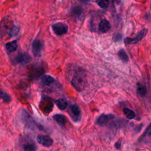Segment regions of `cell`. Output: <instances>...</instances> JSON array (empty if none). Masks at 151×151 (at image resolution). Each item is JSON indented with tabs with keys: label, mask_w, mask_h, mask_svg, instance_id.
Instances as JSON below:
<instances>
[{
	"label": "cell",
	"mask_w": 151,
	"mask_h": 151,
	"mask_svg": "<svg viewBox=\"0 0 151 151\" xmlns=\"http://www.w3.org/2000/svg\"><path fill=\"white\" fill-rule=\"evenodd\" d=\"M55 81V79L50 75H43L41 77V82L43 84L49 86Z\"/></svg>",
	"instance_id": "9a60e30c"
},
{
	"label": "cell",
	"mask_w": 151,
	"mask_h": 151,
	"mask_svg": "<svg viewBox=\"0 0 151 151\" xmlns=\"http://www.w3.org/2000/svg\"><path fill=\"white\" fill-rule=\"evenodd\" d=\"M22 147L24 150H36L37 147L34 140L29 137L24 138L22 142Z\"/></svg>",
	"instance_id": "52a82bcc"
},
{
	"label": "cell",
	"mask_w": 151,
	"mask_h": 151,
	"mask_svg": "<svg viewBox=\"0 0 151 151\" xmlns=\"http://www.w3.org/2000/svg\"><path fill=\"white\" fill-rule=\"evenodd\" d=\"M150 9H151V5H150Z\"/></svg>",
	"instance_id": "83f0119b"
},
{
	"label": "cell",
	"mask_w": 151,
	"mask_h": 151,
	"mask_svg": "<svg viewBox=\"0 0 151 151\" xmlns=\"http://www.w3.org/2000/svg\"><path fill=\"white\" fill-rule=\"evenodd\" d=\"M114 118L115 116L112 114H102L97 118L96 120V124L100 126L106 125L107 124L111 122Z\"/></svg>",
	"instance_id": "ba28073f"
},
{
	"label": "cell",
	"mask_w": 151,
	"mask_h": 151,
	"mask_svg": "<svg viewBox=\"0 0 151 151\" xmlns=\"http://www.w3.org/2000/svg\"><path fill=\"white\" fill-rule=\"evenodd\" d=\"M98 28L100 32L106 33L110 29L111 24L108 20L106 19H103L99 22L98 25Z\"/></svg>",
	"instance_id": "7c38bea8"
},
{
	"label": "cell",
	"mask_w": 151,
	"mask_h": 151,
	"mask_svg": "<svg viewBox=\"0 0 151 151\" xmlns=\"http://www.w3.org/2000/svg\"><path fill=\"white\" fill-rule=\"evenodd\" d=\"M1 29L6 34H8L9 37L15 35L19 31V27L16 26L12 21L10 19L6 20V19L2 22Z\"/></svg>",
	"instance_id": "6da1fadb"
},
{
	"label": "cell",
	"mask_w": 151,
	"mask_h": 151,
	"mask_svg": "<svg viewBox=\"0 0 151 151\" xmlns=\"http://www.w3.org/2000/svg\"><path fill=\"white\" fill-rule=\"evenodd\" d=\"M68 112L70 117L74 122H78L81 120V110L77 104H71V106H70Z\"/></svg>",
	"instance_id": "5b68a950"
},
{
	"label": "cell",
	"mask_w": 151,
	"mask_h": 151,
	"mask_svg": "<svg viewBox=\"0 0 151 151\" xmlns=\"http://www.w3.org/2000/svg\"><path fill=\"white\" fill-rule=\"evenodd\" d=\"M140 142L146 144L151 143V123L146 128L143 134L141 136Z\"/></svg>",
	"instance_id": "8fae6325"
},
{
	"label": "cell",
	"mask_w": 151,
	"mask_h": 151,
	"mask_svg": "<svg viewBox=\"0 0 151 151\" xmlns=\"http://www.w3.org/2000/svg\"><path fill=\"white\" fill-rule=\"evenodd\" d=\"M31 57L26 52H20L14 58V61L17 64L26 63L31 60Z\"/></svg>",
	"instance_id": "9c48e42d"
},
{
	"label": "cell",
	"mask_w": 151,
	"mask_h": 151,
	"mask_svg": "<svg viewBox=\"0 0 151 151\" xmlns=\"http://www.w3.org/2000/svg\"><path fill=\"white\" fill-rule=\"evenodd\" d=\"M147 29L144 28L142 30H141L133 38H129V37H126L124 42L126 44H134L137 43L138 41H140L143 38H144L146 35L147 33Z\"/></svg>",
	"instance_id": "8992f818"
},
{
	"label": "cell",
	"mask_w": 151,
	"mask_h": 151,
	"mask_svg": "<svg viewBox=\"0 0 151 151\" xmlns=\"http://www.w3.org/2000/svg\"><path fill=\"white\" fill-rule=\"evenodd\" d=\"M71 84L78 91L84 90L86 86V80L85 77L81 74L75 75L71 80Z\"/></svg>",
	"instance_id": "7a4b0ae2"
},
{
	"label": "cell",
	"mask_w": 151,
	"mask_h": 151,
	"mask_svg": "<svg viewBox=\"0 0 151 151\" xmlns=\"http://www.w3.org/2000/svg\"><path fill=\"white\" fill-rule=\"evenodd\" d=\"M96 3L100 8L105 9L108 7L110 3V0H97Z\"/></svg>",
	"instance_id": "cb8c5ba5"
},
{
	"label": "cell",
	"mask_w": 151,
	"mask_h": 151,
	"mask_svg": "<svg viewBox=\"0 0 151 151\" xmlns=\"http://www.w3.org/2000/svg\"><path fill=\"white\" fill-rule=\"evenodd\" d=\"M5 49L7 52H12L17 50V42L16 40H14L12 41H10L9 42H7L5 45Z\"/></svg>",
	"instance_id": "5bb4252c"
},
{
	"label": "cell",
	"mask_w": 151,
	"mask_h": 151,
	"mask_svg": "<svg viewBox=\"0 0 151 151\" xmlns=\"http://www.w3.org/2000/svg\"><path fill=\"white\" fill-rule=\"evenodd\" d=\"M119 58L123 62H128L129 60V57L126 52L125 50L123 49H121L119 51L118 54H117Z\"/></svg>",
	"instance_id": "44dd1931"
},
{
	"label": "cell",
	"mask_w": 151,
	"mask_h": 151,
	"mask_svg": "<svg viewBox=\"0 0 151 151\" xmlns=\"http://www.w3.org/2000/svg\"><path fill=\"white\" fill-rule=\"evenodd\" d=\"M37 140L39 144L44 147H50L53 143L52 139L47 135H38L37 137Z\"/></svg>",
	"instance_id": "30bf717a"
},
{
	"label": "cell",
	"mask_w": 151,
	"mask_h": 151,
	"mask_svg": "<svg viewBox=\"0 0 151 151\" xmlns=\"http://www.w3.org/2000/svg\"><path fill=\"white\" fill-rule=\"evenodd\" d=\"M137 94L140 96H141V97L144 96L146 94V92H147V89H146V86L140 83L138 84V85L137 86Z\"/></svg>",
	"instance_id": "7402d4cb"
},
{
	"label": "cell",
	"mask_w": 151,
	"mask_h": 151,
	"mask_svg": "<svg viewBox=\"0 0 151 151\" xmlns=\"http://www.w3.org/2000/svg\"><path fill=\"white\" fill-rule=\"evenodd\" d=\"M122 37V35L120 34H116V35L113 37V40L114 41L117 42V41H119L121 40Z\"/></svg>",
	"instance_id": "d4e9b609"
},
{
	"label": "cell",
	"mask_w": 151,
	"mask_h": 151,
	"mask_svg": "<svg viewBox=\"0 0 151 151\" xmlns=\"http://www.w3.org/2000/svg\"><path fill=\"white\" fill-rule=\"evenodd\" d=\"M123 112L124 114V115L126 116V117L129 119H133L135 116H136V114L131 109H129V108H124L123 109Z\"/></svg>",
	"instance_id": "ffe728a7"
},
{
	"label": "cell",
	"mask_w": 151,
	"mask_h": 151,
	"mask_svg": "<svg viewBox=\"0 0 151 151\" xmlns=\"http://www.w3.org/2000/svg\"><path fill=\"white\" fill-rule=\"evenodd\" d=\"M72 15L76 18H79L83 14V9L80 6H74L71 9Z\"/></svg>",
	"instance_id": "d6986e66"
},
{
	"label": "cell",
	"mask_w": 151,
	"mask_h": 151,
	"mask_svg": "<svg viewBox=\"0 0 151 151\" xmlns=\"http://www.w3.org/2000/svg\"><path fill=\"white\" fill-rule=\"evenodd\" d=\"M53 32L57 35H63L67 33L68 30V25L64 22H58L53 24L51 25Z\"/></svg>",
	"instance_id": "277c9868"
},
{
	"label": "cell",
	"mask_w": 151,
	"mask_h": 151,
	"mask_svg": "<svg viewBox=\"0 0 151 151\" xmlns=\"http://www.w3.org/2000/svg\"><path fill=\"white\" fill-rule=\"evenodd\" d=\"M44 70L42 67L40 65H35L32 70L31 75L33 77H37L41 76L44 73Z\"/></svg>",
	"instance_id": "2e32d148"
},
{
	"label": "cell",
	"mask_w": 151,
	"mask_h": 151,
	"mask_svg": "<svg viewBox=\"0 0 151 151\" xmlns=\"http://www.w3.org/2000/svg\"><path fill=\"white\" fill-rule=\"evenodd\" d=\"M44 47V42L42 40L40 39H36L34 40L31 45V50L33 55L35 57H40L42 54Z\"/></svg>",
	"instance_id": "3957f363"
},
{
	"label": "cell",
	"mask_w": 151,
	"mask_h": 151,
	"mask_svg": "<svg viewBox=\"0 0 151 151\" xmlns=\"http://www.w3.org/2000/svg\"><path fill=\"white\" fill-rule=\"evenodd\" d=\"M22 119H23V122L29 127L32 126H33V123H32V120L31 117V116L28 114V113L25 111L24 110V112L22 113Z\"/></svg>",
	"instance_id": "ac0fdd59"
},
{
	"label": "cell",
	"mask_w": 151,
	"mask_h": 151,
	"mask_svg": "<svg viewBox=\"0 0 151 151\" xmlns=\"http://www.w3.org/2000/svg\"><path fill=\"white\" fill-rule=\"evenodd\" d=\"M80 1H85V2H87V1H89V0H80Z\"/></svg>",
	"instance_id": "4316f807"
},
{
	"label": "cell",
	"mask_w": 151,
	"mask_h": 151,
	"mask_svg": "<svg viewBox=\"0 0 151 151\" xmlns=\"http://www.w3.org/2000/svg\"><path fill=\"white\" fill-rule=\"evenodd\" d=\"M54 120L57 122V123L62 127H64L66 124L67 119L65 116L60 114H56L53 116Z\"/></svg>",
	"instance_id": "4fadbf2b"
},
{
	"label": "cell",
	"mask_w": 151,
	"mask_h": 151,
	"mask_svg": "<svg viewBox=\"0 0 151 151\" xmlns=\"http://www.w3.org/2000/svg\"><path fill=\"white\" fill-rule=\"evenodd\" d=\"M0 99H2L4 102L6 103H9L11 100V96L8 93H6L5 91H3L1 89H0Z\"/></svg>",
	"instance_id": "603a6c76"
},
{
	"label": "cell",
	"mask_w": 151,
	"mask_h": 151,
	"mask_svg": "<svg viewBox=\"0 0 151 151\" xmlns=\"http://www.w3.org/2000/svg\"><path fill=\"white\" fill-rule=\"evenodd\" d=\"M55 104L58 109L61 110H65L68 106V103L64 99H59L55 101Z\"/></svg>",
	"instance_id": "e0dca14e"
},
{
	"label": "cell",
	"mask_w": 151,
	"mask_h": 151,
	"mask_svg": "<svg viewBox=\"0 0 151 151\" xmlns=\"http://www.w3.org/2000/svg\"><path fill=\"white\" fill-rule=\"evenodd\" d=\"M114 146H115V147H116L117 149H120V147H121V143H120V142H116V143L114 144Z\"/></svg>",
	"instance_id": "484cf974"
}]
</instances>
